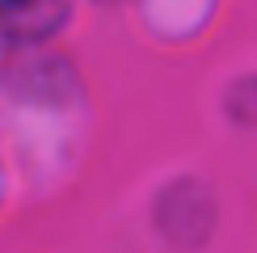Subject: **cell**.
<instances>
[{
    "mask_svg": "<svg viewBox=\"0 0 257 253\" xmlns=\"http://www.w3.org/2000/svg\"><path fill=\"white\" fill-rule=\"evenodd\" d=\"M21 5H30V0H0V13H13V9H21Z\"/></svg>",
    "mask_w": 257,
    "mask_h": 253,
    "instance_id": "6da1fadb",
    "label": "cell"
}]
</instances>
